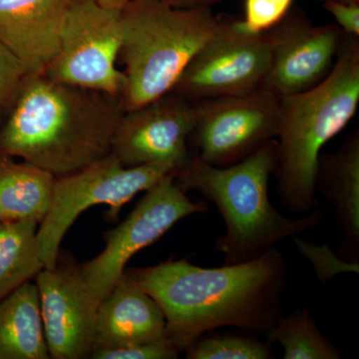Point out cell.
Returning <instances> with one entry per match:
<instances>
[{
	"instance_id": "obj_8",
	"label": "cell",
	"mask_w": 359,
	"mask_h": 359,
	"mask_svg": "<svg viewBox=\"0 0 359 359\" xmlns=\"http://www.w3.org/2000/svg\"><path fill=\"white\" fill-rule=\"evenodd\" d=\"M175 174L166 175L148 189L127 219L107 231L102 252L79 266L85 283L101 302L121 278L135 254L154 244L182 219L209 209L204 201H192L180 189Z\"/></svg>"
},
{
	"instance_id": "obj_17",
	"label": "cell",
	"mask_w": 359,
	"mask_h": 359,
	"mask_svg": "<svg viewBox=\"0 0 359 359\" xmlns=\"http://www.w3.org/2000/svg\"><path fill=\"white\" fill-rule=\"evenodd\" d=\"M36 283H25L0 301V359H48Z\"/></svg>"
},
{
	"instance_id": "obj_29",
	"label": "cell",
	"mask_w": 359,
	"mask_h": 359,
	"mask_svg": "<svg viewBox=\"0 0 359 359\" xmlns=\"http://www.w3.org/2000/svg\"><path fill=\"white\" fill-rule=\"evenodd\" d=\"M318 1L320 2H327V1H334V2H340V4H359V0H318Z\"/></svg>"
},
{
	"instance_id": "obj_5",
	"label": "cell",
	"mask_w": 359,
	"mask_h": 359,
	"mask_svg": "<svg viewBox=\"0 0 359 359\" xmlns=\"http://www.w3.org/2000/svg\"><path fill=\"white\" fill-rule=\"evenodd\" d=\"M121 16L125 111L173 91L219 22L211 7H180L169 0H133Z\"/></svg>"
},
{
	"instance_id": "obj_4",
	"label": "cell",
	"mask_w": 359,
	"mask_h": 359,
	"mask_svg": "<svg viewBox=\"0 0 359 359\" xmlns=\"http://www.w3.org/2000/svg\"><path fill=\"white\" fill-rule=\"evenodd\" d=\"M358 105V37L344 33L330 74L280 102L273 175L280 202L290 212L313 211L321 149L346 128Z\"/></svg>"
},
{
	"instance_id": "obj_6",
	"label": "cell",
	"mask_w": 359,
	"mask_h": 359,
	"mask_svg": "<svg viewBox=\"0 0 359 359\" xmlns=\"http://www.w3.org/2000/svg\"><path fill=\"white\" fill-rule=\"evenodd\" d=\"M168 164L125 167L112 153L76 173L56 178L50 205L39 224L37 241L44 269L58 263L63 238L80 214L96 205H108L113 219L137 194L176 172Z\"/></svg>"
},
{
	"instance_id": "obj_19",
	"label": "cell",
	"mask_w": 359,
	"mask_h": 359,
	"mask_svg": "<svg viewBox=\"0 0 359 359\" xmlns=\"http://www.w3.org/2000/svg\"><path fill=\"white\" fill-rule=\"evenodd\" d=\"M33 219L0 222V301L44 269Z\"/></svg>"
},
{
	"instance_id": "obj_20",
	"label": "cell",
	"mask_w": 359,
	"mask_h": 359,
	"mask_svg": "<svg viewBox=\"0 0 359 359\" xmlns=\"http://www.w3.org/2000/svg\"><path fill=\"white\" fill-rule=\"evenodd\" d=\"M266 341L278 344L285 359H339V349L321 334L308 309L282 316L266 334Z\"/></svg>"
},
{
	"instance_id": "obj_12",
	"label": "cell",
	"mask_w": 359,
	"mask_h": 359,
	"mask_svg": "<svg viewBox=\"0 0 359 359\" xmlns=\"http://www.w3.org/2000/svg\"><path fill=\"white\" fill-rule=\"evenodd\" d=\"M49 355L90 358L95 344L101 301L85 283L79 266L43 269L35 276Z\"/></svg>"
},
{
	"instance_id": "obj_14",
	"label": "cell",
	"mask_w": 359,
	"mask_h": 359,
	"mask_svg": "<svg viewBox=\"0 0 359 359\" xmlns=\"http://www.w3.org/2000/svg\"><path fill=\"white\" fill-rule=\"evenodd\" d=\"M70 0H0V41L29 75H43L60 47Z\"/></svg>"
},
{
	"instance_id": "obj_25",
	"label": "cell",
	"mask_w": 359,
	"mask_h": 359,
	"mask_svg": "<svg viewBox=\"0 0 359 359\" xmlns=\"http://www.w3.org/2000/svg\"><path fill=\"white\" fill-rule=\"evenodd\" d=\"M181 351L164 337L148 344H136L122 348L94 349L90 358L94 359H175Z\"/></svg>"
},
{
	"instance_id": "obj_16",
	"label": "cell",
	"mask_w": 359,
	"mask_h": 359,
	"mask_svg": "<svg viewBox=\"0 0 359 359\" xmlns=\"http://www.w3.org/2000/svg\"><path fill=\"white\" fill-rule=\"evenodd\" d=\"M316 188L334 210L335 221L344 235L339 256L346 261H358V132L349 136L334 154L320 155Z\"/></svg>"
},
{
	"instance_id": "obj_28",
	"label": "cell",
	"mask_w": 359,
	"mask_h": 359,
	"mask_svg": "<svg viewBox=\"0 0 359 359\" xmlns=\"http://www.w3.org/2000/svg\"><path fill=\"white\" fill-rule=\"evenodd\" d=\"M99 6L111 11H122L133 0H94Z\"/></svg>"
},
{
	"instance_id": "obj_7",
	"label": "cell",
	"mask_w": 359,
	"mask_h": 359,
	"mask_svg": "<svg viewBox=\"0 0 359 359\" xmlns=\"http://www.w3.org/2000/svg\"><path fill=\"white\" fill-rule=\"evenodd\" d=\"M121 13L94 0H70L60 47L43 75L122 99L126 77L116 65L122 46Z\"/></svg>"
},
{
	"instance_id": "obj_18",
	"label": "cell",
	"mask_w": 359,
	"mask_h": 359,
	"mask_svg": "<svg viewBox=\"0 0 359 359\" xmlns=\"http://www.w3.org/2000/svg\"><path fill=\"white\" fill-rule=\"evenodd\" d=\"M55 181L48 172L0 153V222L33 219L41 223Z\"/></svg>"
},
{
	"instance_id": "obj_30",
	"label": "cell",
	"mask_w": 359,
	"mask_h": 359,
	"mask_svg": "<svg viewBox=\"0 0 359 359\" xmlns=\"http://www.w3.org/2000/svg\"><path fill=\"white\" fill-rule=\"evenodd\" d=\"M170 2H171V4H173V0H169Z\"/></svg>"
},
{
	"instance_id": "obj_10",
	"label": "cell",
	"mask_w": 359,
	"mask_h": 359,
	"mask_svg": "<svg viewBox=\"0 0 359 359\" xmlns=\"http://www.w3.org/2000/svg\"><path fill=\"white\" fill-rule=\"evenodd\" d=\"M271 58L268 33L250 34L238 21L219 20L172 92L200 100L249 93L263 86Z\"/></svg>"
},
{
	"instance_id": "obj_21",
	"label": "cell",
	"mask_w": 359,
	"mask_h": 359,
	"mask_svg": "<svg viewBox=\"0 0 359 359\" xmlns=\"http://www.w3.org/2000/svg\"><path fill=\"white\" fill-rule=\"evenodd\" d=\"M271 344L244 334H207L187 347L189 359H271Z\"/></svg>"
},
{
	"instance_id": "obj_13",
	"label": "cell",
	"mask_w": 359,
	"mask_h": 359,
	"mask_svg": "<svg viewBox=\"0 0 359 359\" xmlns=\"http://www.w3.org/2000/svg\"><path fill=\"white\" fill-rule=\"evenodd\" d=\"M266 33L271 58L262 87L280 98L313 88L330 74L344 34L337 25H313L292 11Z\"/></svg>"
},
{
	"instance_id": "obj_22",
	"label": "cell",
	"mask_w": 359,
	"mask_h": 359,
	"mask_svg": "<svg viewBox=\"0 0 359 359\" xmlns=\"http://www.w3.org/2000/svg\"><path fill=\"white\" fill-rule=\"evenodd\" d=\"M294 238L297 252L313 266L316 276L323 285H327L335 276L341 273H358L359 262L346 261L327 245H316L304 238Z\"/></svg>"
},
{
	"instance_id": "obj_26",
	"label": "cell",
	"mask_w": 359,
	"mask_h": 359,
	"mask_svg": "<svg viewBox=\"0 0 359 359\" xmlns=\"http://www.w3.org/2000/svg\"><path fill=\"white\" fill-rule=\"evenodd\" d=\"M323 7L334 16L342 32L359 37V4L327 1L323 2Z\"/></svg>"
},
{
	"instance_id": "obj_2",
	"label": "cell",
	"mask_w": 359,
	"mask_h": 359,
	"mask_svg": "<svg viewBox=\"0 0 359 359\" xmlns=\"http://www.w3.org/2000/svg\"><path fill=\"white\" fill-rule=\"evenodd\" d=\"M124 112L121 97L29 75L0 131V153L68 176L110 154Z\"/></svg>"
},
{
	"instance_id": "obj_11",
	"label": "cell",
	"mask_w": 359,
	"mask_h": 359,
	"mask_svg": "<svg viewBox=\"0 0 359 359\" xmlns=\"http://www.w3.org/2000/svg\"><path fill=\"white\" fill-rule=\"evenodd\" d=\"M196 121V106L170 92L157 100L127 110L120 120L111 153L125 167L168 164L185 166L189 141Z\"/></svg>"
},
{
	"instance_id": "obj_23",
	"label": "cell",
	"mask_w": 359,
	"mask_h": 359,
	"mask_svg": "<svg viewBox=\"0 0 359 359\" xmlns=\"http://www.w3.org/2000/svg\"><path fill=\"white\" fill-rule=\"evenodd\" d=\"M294 0H245L244 18L238 26L250 34H264L280 25L292 11Z\"/></svg>"
},
{
	"instance_id": "obj_15",
	"label": "cell",
	"mask_w": 359,
	"mask_h": 359,
	"mask_svg": "<svg viewBox=\"0 0 359 359\" xmlns=\"http://www.w3.org/2000/svg\"><path fill=\"white\" fill-rule=\"evenodd\" d=\"M165 334L166 318L159 304L123 273L99 306L93 351L148 344Z\"/></svg>"
},
{
	"instance_id": "obj_24",
	"label": "cell",
	"mask_w": 359,
	"mask_h": 359,
	"mask_svg": "<svg viewBox=\"0 0 359 359\" xmlns=\"http://www.w3.org/2000/svg\"><path fill=\"white\" fill-rule=\"evenodd\" d=\"M28 76L20 59L0 41V111L15 102Z\"/></svg>"
},
{
	"instance_id": "obj_3",
	"label": "cell",
	"mask_w": 359,
	"mask_h": 359,
	"mask_svg": "<svg viewBox=\"0 0 359 359\" xmlns=\"http://www.w3.org/2000/svg\"><path fill=\"white\" fill-rule=\"evenodd\" d=\"M276 167V140L228 167H216L192 156L175 174L184 192L196 191L216 205L226 231L217 238L224 264L247 263L278 243L297 237L325 221V212H309L299 219L283 216L269 201V179Z\"/></svg>"
},
{
	"instance_id": "obj_27",
	"label": "cell",
	"mask_w": 359,
	"mask_h": 359,
	"mask_svg": "<svg viewBox=\"0 0 359 359\" xmlns=\"http://www.w3.org/2000/svg\"><path fill=\"white\" fill-rule=\"evenodd\" d=\"M219 0H173L174 6L180 7H211Z\"/></svg>"
},
{
	"instance_id": "obj_1",
	"label": "cell",
	"mask_w": 359,
	"mask_h": 359,
	"mask_svg": "<svg viewBox=\"0 0 359 359\" xmlns=\"http://www.w3.org/2000/svg\"><path fill=\"white\" fill-rule=\"evenodd\" d=\"M287 271L283 255L273 248L252 261L219 268L168 259L125 273L159 304L165 337L182 353L221 327L266 334L283 316Z\"/></svg>"
},
{
	"instance_id": "obj_9",
	"label": "cell",
	"mask_w": 359,
	"mask_h": 359,
	"mask_svg": "<svg viewBox=\"0 0 359 359\" xmlns=\"http://www.w3.org/2000/svg\"><path fill=\"white\" fill-rule=\"evenodd\" d=\"M282 98L261 88L249 93L203 99L196 106L190 140L196 157L216 167H228L275 140Z\"/></svg>"
}]
</instances>
